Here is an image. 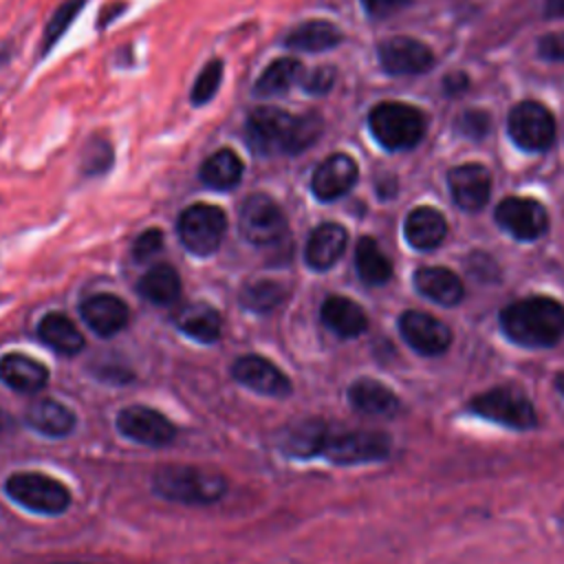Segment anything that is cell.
<instances>
[{
	"mask_svg": "<svg viewBox=\"0 0 564 564\" xmlns=\"http://www.w3.org/2000/svg\"><path fill=\"white\" fill-rule=\"evenodd\" d=\"M324 132L319 112H289L278 106H258L245 119V141L258 156H295L306 152Z\"/></svg>",
	"mask_w": 564,
	"mask_h": 564,
	"instance_id": "cell-1",
	"label": "cell"
},
{
	"mask_svg": "<svg viewBox=\"0 0 564 564\" xmlns=\"http://www.w3.org/2000/svg\"><path fill=\"white\" fill-rule=\"evenodd\" d=\"M500 326L518 346L549 348L564 337V306L544 295L522 297L502 308Z\"/></svg>",
	"mask_w": 564,
	"mask_h": 564,
	"instance_id": "cell-2",
	"label": "cell"
},
{
	"mask_svg": "<svg viewBox=\"0 0 564 564\" xmlns=\"http://www.w3.org/2000/svg\"><path fill=\"white\" fill-rule=\"evenodd\" d=\"M154 491L178 505H214L227 489V478L209 467L196 465H161L152 476Z\"/></svg>",
	"mask_w": 564,
	"mask_h": 564,
	"instance_id": "cell-3",
	"label": "cell"
},
{
	"mask_svg": "<svg viewBox=\"0 0 564 564\" xmlns=\"http://www.w3.org/2000/svg\"><path fill=\"white\" fill-rule=\"evenodd\" d=\"M368 128L381 148L410 150L425 134V117L410 104L381 101L370 110Z\"/></svg>",
	"mask_w": 564,
	"mask_h": 564,
	"instance_id": "cell-4",
	"label": "cell"
},
{
	"mask_svg": "<svg viewBox=\"0 0 564 564\" xmlns=\"http://www.w3.org/2000/svg\"><path fill=\"white\" fill-rule=\"evenodd\" d=\"M227 225L229 220L223 207L212 203H192L178 214L176 234L189 253L205 258L218 251L225 240Z\"/></svg>",
	"mask_w": 564,
	"mask_h": 564,
	"instance_id": "cell-5",
	"label": "cell"
},
{
	"mask_svg": "<svg viewBox=\"0 0 564 564\" xmlns=\"http://www.w3.org/2000/svg\"><path fill=\"white\" fill-rule=\"evenodd\" d=\"M467 408L482 419H489L513 430H531L538 423V414L531 399L524 394V390H520L513 383L496 386L480 394H474Z\"/></svg>",
	"mask_w": 564,
	"mask_h": 564,
	"instance_id": "cell-6",
	"label": "cell"
},
{
	"mask_svg": "<svg viewBox=\"0 0 564 564\" xmlns=\"http://www.w3.org/2000/svg\"><path fill=\"white\" fill-rule=\"evenodd\" d=\"M238 229L256 247H271L289 236V220L275 198L264 192L249 194L238 209Z\"/></svg>",
	"mask_w": 564,
	"mask_h": 564,
	"instance_id": "cell-7",
	"label": "cell"
},
{
	"mask_svg": "<svg viewBox=\"0 0 564 564\" xmlns=\"http://www.w3.org/2000/svg\"><path fill=\"white\" fill-rule=\"evenodd\" d=\"M4 491L13 502L35 513L57 516L70 505V491L66 485L40 471L11 474L4 482Z\"/></svg>",
	"mask_w": 564,
	"mask_h": 564,
	"instance_id": "cell-8",
	"label": "cell"
},
{
	"mask_svg": "<svg viewBox=\"0 0 564 564\" xmlns=\"http://www.w3.org/2000/svg\"><path fill=\"white\" fill-rule=\"evenodd\" d=\"M390 454V438L375 430H350L328 434L322 456L335 465H359L383 460Z\"/></svg>",
	"mask_w": 564,
	"mask_h": 564,
	"instance_id": "cell-9",
	"label": "cell"
},
{
	"mask_svg": "<svg viewBox=\"0 0 564 564\" xmlns=\"http://www.w3.org/2000/svg\"><path fill=\"white\" fill-rule=\"evenodd\" d=\"M507 128L516 145L529 152L546 150L555 139V119L540 101H520L511 108Z\"/></svg>",
	"mask_w": 564,
	"mask_h": 564,
	"instance_id": "cell-10",
	"label": "cell"
},
{
	"mask_svg": "<svg viewBox=\"0 0 564 564\" xmlns=\"http://www.w3.org/2000/svg\"><path fill=\"white\" fill-rule=\"evenodd\" d=\"M117 430L148 447H163L176 438V427L174 423L163 416L159 410L148 408V405H128L117 414Z\"/></svg>",
	"mask_w": 564,
	"mask_h": 564,
	"instance_id": "cell-11",
	"label": "cell"
},
{
	"mask_svg": "<svg viewBox=\"0 0 564 564\" xmlns=\"http://www.w3.org/2000/svg\"><path fill=\"white\" fill-rule=\"evenodd\" d=\"M496 223L518 240H538L549 229L546 209L524 196L502 198L496 207Z\"/></svg>",
	"mask_w": 564,
	"mask_h": 564,
	"instance_id": "cell-12",
	"label": "cell"
},
{
	"mask_svg": "<svg viewBox=\"0 0 564 564\" xmlns=\"http://www.w3.org/2000/svg\"><path fill=\"white\" fill-rule=\"evenodd\" d=\"M399 333L405 344L425 357L445 352L452 344V330L447 324L423 311H405L399 317Z\"/></svg>",
	"mask_w": 564,
	"mask_h": 564,
	"instance_id": "cell-13",
	"label": "cell"
},
{
	"mask_svg": "<svg viewBox=\"0 0 564 564\" xmlns=\"http://www.w3.org/2000/svg\"><path fill=\"white\" fill-rule=\"evenodd\" d=\"M359 178V167L355 159L346 152L328 154L311 176V192L317 200L330 203L346 196Z\"/></svg>",
	"mask_w": 564,
	"mask_h": 564,
	"instance_id": "cell-14",
	"label": "cell"
},
{
	"mask_svg": "<svg viewBox=\"0 0 564 564\" xmlns=\"http://www.w3.org/2000/svg\"><path fill=\"white\" fill-rule=\"evenodd\" d=\"M231 377L245 388L267 397H275V399H284L293 390L289 377L262 355L238 357L231 366Z\"/></svg>",
	"mask_w": 564,
	"mask_h": 564,
	"instance_id": "cell-15",
	"label": "cell"
},
{
	"mask_svg": "<svg viewBox=\"0 0 564 564\" xmlns=\"http://www.w3.org/2000/svg\"><path fill=\"white\" fill-rule=\"evenodd\" d=\"M379 64L390 75H419L434 64L432 51L408 35H394L383 40L377 48Z\"/></svg>",
	"mask_w": 564,
	"mask_h": 564,
	"instance_id": "cell-16",
	"label": "cell"
},
{
	"mask_svg": "<svg viewBox=\"0 0 564 564\" xmlns=\"http://www.w3.org/2000/svg\"><path fill=\"white\" fill-rule=\"evenodd\" d=\"M447 185L454 203L465 212L482 209L491 194L489 170L478 163H463L452 167L447 174Z\"/></svg>",
	"mask_w": 564,
	"mask_h": 564,
	"instance_id": "cell-17",
	"label": "cell"
},
{
	"mask_svg": "<svg viewBox=\"0 0 564 564\" xmlns=\"http://www.w3.org/2000/svg\"><path fill=\"white\" fill-rule=\"evenodd\" d=\"M84 324L101 337H112L126 328L130 319L128 304L112 293H97L79 304Z\"/></svg>",
	"mask_w": 564,
	"mask_h": 564,
	"instance_id": "cell-18",
	"label": "cell"
},
{
	"mask_svg": "<svg viewBox=\"0 0 564 564\" xmlns=\"http://www.w3.org/2000/svg\"><path fill=\"white\" fill-rule=\"evenodd\" d=\"M348 231L339 223L317 225L304 247V260L313 271L330 269L346 251Z\"/></svg>",
	"mask_w": 564,
	"mask_h": 564,
	"instance_id": "cell-19",
	"label": "cell"
},
{
	"mask_svg": "<svg viewBox=\"0 0 564 564\" xmlns=\"http://www.w3.org/2000/svg\"><path fill=\"white\" fill-rule=\"evenodd\" d=\"M344 33L328 20H306L295 24L282 40L284 48L295 53H322L339 46Z\"/></svg>",
	"mask_w": 564,
	"mask_h": 564,
	"instance_id": "cell-20",
	"label": "cell"
},
{
	"mask_svg": "<svg viewBox=\"0 0 564 564\" xmlns=\"http://www.w3.org/2000/svg\"><path fill=\"white\" fill-rule=\"evenodd\" d=\"M0 381L15 392L33 394L48 383V368L29 355L9 352L0 357Z\"/></svg>",
	"mask_w": 564,
	"mask_h": 564,
	"instance_id": "cell-21",
	"label": "cell"
},
{
	"mask_svg": "<svg viewBox=\"0 0 564 564\" xmlns=\"http://www.w3.org/2000/svg\"><path fill=\"white\" fill-rule=\"evenodd\" d=\"M348 401L357 412L379 419H392L401 408L397 394L388 386L368 377L357 379L348 388Z\"/></svg>",
	"mask_w": 564,
	"mask_h": 564,
	"instance_id": "cell-22",
	"label": "cell"
},
{
	"mask_svg": "<svg viewBox=\"0 0 564 564\" xmlns=\"http://www.w3.org/2000/svg\"><path fill=\"white\" fill-rule=\"evenodd\" d=\"M245 163L231 148L214 150L198 167V181L214 192H229L240 185Z\"/></svg>",
	"mask_w": 564,
	"mask_h": 564,
	"instance_id": "cell-23",
	"label": "cell"
},
{
	"mask_svg": "<svg viewBox=\"0 0 564 564\" xmlns=\"http://www.w3.org/2000/svg\"><path fill=\"white\" fill-rule=\"evenodd\" d=\"M304 73H306V68L297 57H293V55L275 57L262 68V73L253 82V95L262 97V99L280 97V95L289 93L295 84H300Z\"/></svg>",
	"mask_w": 564,
	"mask_h": 564,
	"instance_id": "cell-24",
	"label": "cell"
},
{
	"mask_svg": "<svg viewBox=\"0 0 564 564\" xmlns=\"http://www.w3.org/2000/svg\"><path fill=\"white\" fill-rule=\"evenodd\" d=\"M403 234L410 247L419 251H430L445 240L447 220L434 207H414L403 223Z\"/></svg>",
	"mask_w": 564,
	"mask_h": 564,
	"instance_id": "cell-25",
	"label": "cell"
},
{
	"mask_svg": "<svg viewBox=\"0 0 564 564\" xmlns=\"http://www.w3.org/2000/svg\"><path fill=\"white\" fill-rule=\"evenodd\" d=\"M414 286L421 295L432 300L441 306H456L463 295L465 286L460 278L447 267H423L414 273Z\"/></svg>",
	"mask_w": 564,
	"mask_h": 564,
	"instance_id": "cell-26",
	"label": "cell"
},
{
	"mask_svg": "<svg viewBox=\"0 0 564 564\" xmlns=\"http://www.w3.org/2000/svg\"><path fill=\"white\" fill-rule=\"evenodd\" d=\"M319 317L328 330L339 337H357L368 328L364 308L344 295H330L322 302Z\"/></svg>",
	"mask_w": 564,
	"mask_h": 564,
	"instance_id": "cell-27",
	"label": "cell"
},
{
	"mask_svg": "<svg viewBox=\"0 0 564 564\" xmlns=\"http://www.w3.org/2000/svg\"><path fill=\"white\" fill-rule=\"evenodd\" d=\"M24 419L29 427L44 436H66L75 427L73 410L51 397L33 399L24 412Z\"/></svg>",
	"mask_w": 564,
	"mask_h": 564,
	"instance_id": "cell-28",
	"label": "cell"
},
{
	"mask_svg": "<svg viewBox=\"0 0 564 564\" xmlns=\"http://www.w3.org/2000/svg\"><path fill=\"white\" fill-rule=\"evenodd\" d=\"M174 324L181 333L200 344H214L223 333L220 315L209 304L200 302L178 306V311L174 313Z\"/></svg>",
	"mask_w": 564,
	"mask_h": 564,
	"instance_id": "cell-29",
	"label": "cell"
},
{
	"mask_svg": "<svg viewBox=\"0 0 564 564\" xmlns=\"http://www.w3.org/2000/svg\"><path fill=\"white\" fill-rule=\"evenodd\" d=\"M37 337L55 352L73 357L84 348V335L64 313H46L37 324Z\"/></svg>",
	"mask_w": 564,
	"mask_h": 564,
	"instance_id": "cell-30",
	"label": "cell"
},
{
	"mask_svg": "<svg viewBox=\"0 0 564 564\" xmlns=\"http://www.w3.org/2000/svg\"><path fill=\"white\" fill-rule=\"evenodd\" d=\"M326 438H328L326 425L317 419H306L289 425L282 432V449L295 458L322 456Z\"/></svg>",
	"mask_w": 564,
	"mask_h": 564,
	"instance_id": "cell-31",
	"label": "cell"
},
{
	"mask_svg": "<svg viewBox=\"0 0 564 564\" xmlns=\"http://www.w3.org/2000/svg\"><path fill=\"white\" fill-rule=\"evenodd\" d=\"M137 291L152 304H172L181 295V278L174 267L161 262L150 267L137 282Z\"/></svg>",
	"mask_w": 564,
	"mask_h": 564,
	"instance_id": "cell-32",
	"label": "cell"
},
{
	"mask_svg": "<svg viewBox=\"0 0 564 564\" xmlns=\"http://www.w3.org/2000/svg\"><path fill=\"white\" fill-rule=\"evenodd\" d=\"M355 269H357L359 278L370 286L386 284L392 278V262L381 251L377 240L370 236H364L357 240Z\"/></svg>",
	"mask_w": 564,
	"mask_h": 564,
	"instance_id": "cell-33",
	"label": "cell"
},
{
	"mask_svg": "<svg viewBox=\"0 0 564 564\" xmlns=\"http://www.w3.org/2000/svg\"><path fill=\"white\" fill-rule=\"evenodd\" d=\"M88 0H62L55 11L51 13L44 31H42V40H40V59L46 57L59 42L62 37L68 33V29L73 26V22L77 20V15L84 11Z\"/></svg>",
	"mask_w": 564,
	"mask_h": 564,
	"instance_id": "cell-34",
	"label": "cell"
},
{
	"mask_svg": "<svg viewBox=\"0 0 564 564\" xmlns=\"http://www.w3.org/2000/svg\"><path fill=\"white\" fill-rule=\"evenodd\" d=\"M112 163H115L112 143L101 134L88 137L79 152V172L88 178L104 176L112 167Z\"/></svg>",
	"mask_w": 564,
	"mask_h": 564,
	"instance_id": "cell-35",
	"label": "cell"
},
{
	"mask_svg": "<svg viewBox=\"0 0 564 564\" xmlns=\"http://www.w3.org/2000/svg\"><path fill=\"white\" fill-rule=\"evenodd\" d=\"M284 286L275 280H256L251 284H247L240 293V304L247 311L253 313H269L273 308H278L284 300Z\"/></svg>",
	"mask_w": 564,
	"mask_h": 564,
	"instance_id": "cell-36",
	"label": "cell"
},
{
	"mask_svg": "<svg viewBox=\"0 0 564 564\" xmlns=\"http://www.w3.org/2000/svg\"><path fill=\"white\" fill-rule=\"evenodd\" d=\"M223 77H225V62L220 57H212L203 64V68L198 70L194 84H192V90H189V104L194 108H200V106H207L220 90V84H223Z\"/></svg>",
	"mask_w": 564,
	"mask_h": 564,
	"instance_id": "cell-37",
	"label": "cell"
},
{
	"mask_svg": "<svg viewBox=\"0 0 564 564\" xmlns=\"http://www.w3.org/2000/svg\"><path fill=\"white\" fill-rule=\"evenodd\" d=\"M335 79H337V70L335 66H315L311 70L304 73L300 86L304 93L313 95V97H322L326 93H330V88L335 86Z\"/></svg>",
	"mask_w": 564,
	"mask_h": 564,
	"instance_id": "cell-38",
	"label": "cell"
},
{
	"mask_svg": "<svg viewBox=\"0 0 564 564\" xmlns=\"http://www.w3.org/2000/svg\"><path fill=\"white\" fill-rule=\"evenodd\" d=\"M163 249V231L156 227H150L145 231H141L134 242H132V256L134 260L143 262L148 258H152L154 253H159Z\"/></svg>",
	"mask_w": 564,
	"mask_h": 564,
	"instance_id": "cell-39",
	"label": "cell"
},
{
	"mask_svg": "<svg viewBox=\"0 0 564 564\" xmlns=\"http://www.w3.org/2000/svg\"><path fill=\"white\" fill-rule=\"evenodd\" d=\"M458 130L469 139H480L489 130V117L482 110H469L458 119Z\"/></svg>",
	"mask_w": 564,
	"mask_h": 564,
	"instance_id": "cell-40",
	"label": "cell"
},
{
	"mask_svg": "<svg viewBox=\"0 0 564 564\" xmlns=\"http://www.w3.org/2000/svg\"><path fill=\"white\" fill-rule=\"evenodd\" d=\"M412 0H361V7L364 11L375 18V20H383V18H390L394 13H399L401 9L410 7Z\"/></svg>",
	"mask_w": 564,
	"mask_h": 564,
	"instance_id": "cell-41",
	"label": "cell"
},
{
	"mask_svg": "<svg viewBox=\"0 0 564 564\" xmlns=\"http://www.w3.org/2000/svg\"><path fill=\"white\" fill-rule=\"evenodd\" d=\"M538 53L549 62H564V31L542 35L538 42Z\"/></svg>",
	"mask_w": 564,
	"mask_h": 564,
	"instance_id": "cell-42",
	"label": "cell"
},
{
	"mask_svg": "<svg viewBox=\"0 0 564 564\" xmlns=\"http://www.w3.org/2000/svg\"><path fill=\"white\" fill-rule=\"evenodd\" d=\"M126 11H128V2H123V0H112V2L104 4L101 11H99V18H97V29H99V31L108 29V26H110L115 20H119Z\"/></svg>",
	"mask_w": 564,
	"mask_h": 564,
	"instance_id": "cell-43",
	"label": "cell"
},
{
	"mask_svg": "<svg viewBox=\"0 0 564 564\" xmlns=\"http://www.w3.org/2000/svg\"><path fill=\"white\" fill-rule=\"evenodd\" d=\"M465 86H467V77H465L463 73H452V75L445 77V90H447L449 95L460 93Z\"/></svg>",
	"mask_w": 564,
	"mask_h": 564,
	"instance_id": "cell-44",
	"label": "cell"
},
{
	"mask_svg": "<svg viewBox=\"0 0 564 564\" xmlns=\"http://www.w3.org/2000/svg\"><path fill=\"white\" fill-rule=\"evenodd\" d=\"M544 15L546 18H564V0H546Z\"/></svg>",
	"mask_w": 564,
	"mask_h": 564,
	"instance_id": "cell-45",
	"label": "cell"
},
{
	"mask_svg": "<svg viewBox=\"0 0 564 564\" xmlns=\"http://www.w3.org/2000/svg\"><path fill=\"white\" fill-rule=\"evenodd\" d=\"M555 388L564 394V372H557V375H555Z\"/></svg>",
	"mask_w": 564,
	"mask_h": 564,
	"instance_id": "cell-46",
	"label": "cell"
},
{
	"mask_svg": "<svg viewBox=\"0 0 564 564\" xmlns=\"http://www.w3.org/2000/svg\"><path fill=\"white\" fill-rule=\"evenodd\" d=\"M53 564H86V562H53Z\"/></svg>",
	"mask_w": 564,
	"mask_h": 564,
	"instance_id": "cell-47",
	"label": "cell"
}]
</instances>
